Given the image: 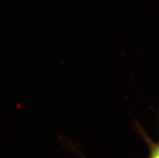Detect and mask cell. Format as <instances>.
Wrapping results in <instances>:
<instances>
[{"label":"cell","mask_w":159,"mask_h":158,"mask_svg":"<svg viewBox=\"0 0 159 158\" xmlns=\"http://www.w3.org/2000/svg\"><path fill=\"white\" fill-rule=\"evenodd\" d=\"M148 158H159V141L151 146Z\"/></svg>","instance_id":"1"}]
</instances>
